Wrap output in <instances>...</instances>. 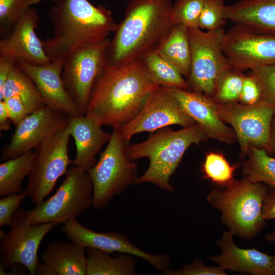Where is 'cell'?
Returning <instances> with one entry per match:
<instances>
[{
	"instance_id": "obj_1",
	"label": "cell",
	"mask_w": 275,
	"mask_h": 275,
	"mask_svg": "<svg viewBox=\"0 0 275 275\" xmlns=\"http://www.w3.org/2000/svg\"><path fill=\"white\" fill-rule=\"evenodd\" d=\"M159 87L140 59L122 64L106 63L94 84L86 116L101 126L119 130L138 114Z\"/></svg>"
},
{
	"instance_id": "obj_2",
	"label": "cell",
	"mask_w": 275,
	"mask_h": 275,
	"mask_svg": "<svg viewBox=\"0 0 275 275\" xmlns=\"http://www.w3.org/2000/svg\"><path fill=\"white\" fill-rule=\"evenodd\" d=\"M53 36L42 40L51 62L63 61L79 48L102 41L118 24L111 11L88 0H60L49 12Z\"/></svg>"
},
{
	"instance_id": "obj_3",
	"label": "cell",
	"mask_w": 275,
	"mask_h": 275,
	"mask_svg": "<svg viewBox=\"0 0 275 275\" xmlns=\"http://www.w3.org/2000/svg\"><path fill=\"white\" fill-rule=\"evenodd\" d=\"M173 5L172 0H129L110 41L107 64H125L155 48L174 25Z\"/></svg>"
},
{
	"instance_id": "obj_4",
	"label": "cell",
	"mask_w": 275,
	"mask_h": 275,
	"mask_svg": "<svg viewBox=\"0 0 275 275\" xmlns=\"http://www.w3.org/2000/svg\"><path fill=\"white\" fill-rule=\"evenodd\" d=\"M206 139L204 132L195 123L177 131L162 128L144 142L127 143L125 152L129 160L146 157L150 161L147 170L138 177L136 184L149 182L167 191H174L170 179L185 151L192 144H198Z\"/></svg>"
},
{
	"instance_id": "obj_5",
	"label": "cell",
	"mask_w": 275,
	"mask_h": 275,
	"mask_svg": "<svg viewBox=\"0 0 275 275\" xmlns=\"http://www.w3.org/2000/svg\"><path fill=\"white\" fill-rule=\"evenodd\" d=\"M269 186L244 177L224 189L214 188L207 200L221 212V221L233 234L245 239L259 234L266 226L262 206Z\"/></svg>"
},
{
	"instance_id": "obj_6",
	"label": "cell",
	"mask_w": 275,
	"mask_h": 275,
	"mask_svg": "<svg viewBox=\"0 0 275 275\" xmlns=\"http://www.w3.org/2000/svg\"><path fill=\"white\" fill-rule=\"evenodd\" d=\"M127 143L118 130L113 129L98 160L87 171L93 183L92 206L95 209L105 208L115 196L136 184L138 167L126 157L125 148Z\"/></svg>"
},
{
	"instance_id": "obj_7",
	"label": "cell",
	"mask_w": 275,
	"mask_h": 275,
	"mask_svg": "<svg viewBox=\"0 0 275 275\" xmlns=\"http://www.w3.org/2000/svg\"><path fill=\"white\" fill-rule=\"evenodd\" d=\"M65 175L54 195L29 210V223L64 224L92 206L93 185L87 171L74 166Z\"/></svg>"
},
{
	"instance_id": "obj_8",
	"label": "cell",
	"mask_w": 275,
	"mask_h": 275,
	"mask_svg": "<svg viewBox=\"0 0 275 275\" xmlns=\"http://www.w3.org/2000/svg\"><path fill=\"white\" fill-rule=\"evenodd\" d=\"M226 32L224 28L188 29L191 69L187 82L193 91L213 98L220 75L231 68L223 51Z\"/></svg>"
},
{
	"instance_id": "obj_9",
	"label": "cell",
	"mask_w": 275,
	"mask_h": 275,
	"mask_svg": "<svg viewBox=\"0 0 275 275\" xmlns=\"http://www.w3.org/2000/svg\"><path fill=\"white\" fill-rule=\"evenodd\" d=\"M215 103L220 118L229 124L235 133L241 159L247 156L251 145L264 149L268 153L275 104L264 99L253 104L239 102Z\"/></svg>"
},
{
	"instance_id": "obj_10",
	"label": "cell",
	"mask_w": 275,
	"mask_h": 275,
	"mask_svg": "<svg viewBox=\"0 0 275 275\" xmlns=\"http://www.w3.org/2000/svg\"><path fill=\"white\" fill-rule=\"evenodd\" d=\"M111 40L82 46L64 61L62 77L67 93L80 116L86 115L94 84L107 63Z\"/></svg>"
},
{
	"instance_id": "obj_11",
	"label": "cell",
	"mask_w": 275,
	"mask_h": 275,
	"mask_svg": "<svg viewBox=\"0 0 275 275\" xmlns=\"http://www.w3.org/2000/svg\"><path fill=\"white\" fill-rule=\"evenodd\" d=\"M70 135L66 126L36 148L25 190L35 205L52 191L72 161L68 154Z\"/></svg>"
},
{
	"instance_id": "obj_12",
	"label": "cell",
	"mask_w": 275,
	"mask_h": 275,
	"mask_svg": "<svg viewBox=\"0 0 275 275\" xmlns=\"http://www.w3.org/2000/svg\"><path fill=\"white\" fill-rule=\"evenodd\" d=\"M29 210L19 208L14 214L10 228L0 241L1 274L12 266L22 265L35 275L39 263L38 252L43 238L58 224H31Z\"/></svg>"
},
{
	"instance_id": "obj_13",
	"label": "cell",
	"mask_w": 275,
	"mask_h": 275,
	"mask_svg": "<svg viewBox=\"0 0 275 275\" xmlns=\"http://www.w3.org/2000/svg\"><path fill=\"white\" fill-rule=\"evenodd\" d=\"M195 123L180 107L171 89L160 87L138 114L118 131L128 142L132 136L142 132H152L172 125L185 127Z\"/></svg>"
},
{
	"instance_id": "obj_14",
	"label": "cell",
	"mask_w": 275,
	"mask_h": 275,
	"mask_svg": "<svg viewBox=\"0 0 275 275\" xmlns=\"http://www.w3.org/2000/svg\"><path fill=\"white\" fill-rule=\"evenodd\" d=\"M223 51L231 68L243 72L275 64V37L235 24L226 32Z\"/></svg>"
},
{
	"instance_id": "obj_15",
	"label": "cell",
	"mask_w": 275,
	"mask_h": 275,
	"mask_svg": "<svg viewBox=\"0 0 275 275\" xmlns=\"http://www.w3.org/2000/svg\"><path fill=\"white\" fill-rule=\"evenodd\" d=\"M62 230L71 241L85 249L99 250L111 254L115 252L128 254L144 259L161 272L170 268L171 260L168 255L148 253L135 246L127 236L120 233L94 231L76 219L64 224Z\"/></svg>"
},
{
	"instance_id": "obj_16",
	"label": "cell",
	"mask_w": 275,
	"mask_h": 275,
	"mask_svg": "<svg viewBox=\"0 0 275 275\" xmlns=\"http://www.w3.org/2000/svg\"><path fill=\"white\" fill-rule=\"evenodd\" d=\"M69 115L44 106L28 115L16 127L9 144L2 150L7 160L37 148L67 125Z\"/></svg>"
},
{
	"instance_id": "obj_17",
	"label": "cell",
	"mask_w": 275,
	"mask_h": 275,
	"mask_svg": "<svg viewBox=\"0 0 275 275\" xmlns=\"http://www.w3.org/2000/svg\"><path fill=\"white\" fill-rule=\"evenodd\" d=\"M40 17L30 8L5 38L0 40V56L15 64L42 66L51 62L36 33Z\"/></svg>"
},
{
	"instance_id": "obj_18",
	"label": "cell",
	"mask_w": 275,
	"mask_h": 275,
	"mask_svg": "<svg viewBox=\"0 0 275 275\" xmlns=\"http://www.w3.org/2000/svg\"><path fill=\"white\" fill-rule=\"evenodd\" d=\"M170 89L180 107L201 128L207 139L229 145L237 140L233 129L220 118L212 98L195 91Z\"/></svg>"
},
{
	"instance_id": "obj_19",
	"label": "cell",
	"mask_w": 275,
	"mask_h": 275,
	"mask_svg": "<svg viewBox=\"0 0 275 275\" xmlns=\"http://www.w3.org/2000/svg\"><path fill=\"white\" fill-rule=\"evenodd\" d=\"M63 61H58L42 66L23 62L16 64L33 81L45 106L69 116H80L76 104L67 93L63 82Z\"/></svg>"
},
{
	"instance_id": "obj_20",
	"label": "cell",
	"mask_w": 275,
	"mask_h": 275,
	"mask_svg": "<svg viewBox=\"0 0 275 275\" xmlns=\"http://www.w3.org/2000/svg\"><path fill=\"white\" fill-rule=\"evenodd\" d=\"M234 235L229 230L225 231L216 243L222 253L217 256L207 258L225 270L238 273L251 275H275L272 268L273 256L259 251L255 248L241 249L234 243Z\"/></svg>"
},
{
	"instance_id": "obj_21",
	"label": "cell",
	"mask_w": 275,
	"mask_h": 275,
	"mask_svg": "<svg viewBox=\"0 0 275 275\" xmlns=\"http://www.w3.org/2000/svg\"><path fill=\"white\" fill-rule=\"evenodd\" d=\"M67 126L76 145V155L72 164L87 171L96 163V155L109 141L111 134L105 132L101 125L86 115L69 116Z\"/></svg>"
},
{
	"instance_id": "obj_22",
	"label": "cell",
	"mask_w": 275,
	"mask_h": 275,
	"mask_svg": "<svg viewBox=\"0 0 275 275\" xmlns=\"http://www.w3.org/2000/svg\"><path fill=\"white\" fill-rule=\"evenodd\" d=\"M225 17L235 24L275 37V0H240L226 6Z\"/></svg>"
},
{
	"instance_id": "obj_23",
	"label": "cell",
	"mask_w": 275,
	"mask_h": 275,
	"mask_svg": "<svg viewBox=\"0 0 275 275\" xmlns=\"http://www.w3.org/2000/svg\"><path fill=\"white\" fill-rule=\"evenodd\" d=\"M41 257L56 275L86 274L85 248L73 242L53 240L47 245Z\"/></svg>"
},
{
	"instance_id": "obj_24",
	"label": "cell",
	"mask_w": 275,
	"mask_h": 275,
	"mask_svg": "<svg viewBox=\"0 0 275 275\" xmlns=\"http://www.w3.org/2000/svg\"><path fill=\"white\" fill-rule=\"evenodd\" d=\"M154 49L159 55L173 65L183 76L189 77L191 51L188 28L181 24H175Z\"/></svg>"
},
{
	"instance_id": "obj_25",
	"label": "cell",
	"mask_w": 275,
	"mask_h": 275,
	"mask_svg": "<svg viewBox=\"0 0 275 275\" xmlns=\"http://www.w3.org/2000/svg\"><path fill=\"white\" fill-rule=\"evenodd\" d=\"M86 275H135L136 260L134 256L121 253L112 254L93 249H87Z\"/></svg>"
},
{
	"instance_id": "obj_26",
	"label": "cell",
	"mask_w": 275,
	"mask_h": 275,
	"mask_svg": "<svg viewBox=\"0 0 275 275\" xmlns=\"http://www.w3.org/2000/svg\"><path fill=\"white\" fill-rule=\"evenodd\" d=\"M151 80L160 87L187 90L188 84L171 63L159 55L155 49L145 52L140 58Z\"/></svg>"
},
{
	"instance_id": "obj_27",
	"label": "cell",
	"mask_w": 275,
	"mask_h": 275,
	"mask_svg": "<svg viewBox=\"0 0 275 275\" xmlns=\"http://www.w3.org/2000/svg\"><path fill=\"white\" fill-rule=\"evenodd\" d=\"M35 152L32 150L6 160L0 164V196L22 193L23 180L31 172Z\"/></svg>"
},
{
	"instance_id": "obj_28",
	"label": "cell",
	"mask_w": 275,
	"mask_h": 275,
	"mask_svg": "<svg viewBox=\"0 0 275 275\" xmlns=\"http://www.w3.org/2000/svg\"><path fill=\"white\" fill-rule=\"evenodd\" d=\"M13 96L22 99L30 114L45 105L33 81L16 64L5 83L0 101Z\"/></svg>"
},
{
	"instance_id": "obj_29",
	"label": "cell",
	"mask_w": 275,
	"mask_h": 275,
	"mask_svg": "<svg viewBox=\"0 0 275 275\" xmlns=\"http://www.w3.org/2000/svg\"><path fill=\"white\" fill-rule=\"evenodd\" d=\"M243 161L241 172L244 177L253 182L265 183L275 187V157L263 149L250 146Z\"/></svg>"
},
{
	"instance_id": "obj_30",
	"label": "cell",
	"mask_w": 275,
	"mask_h": 275,
	"mask_svg": "<svg viewBox=\"0 0 275 275\" xmlns=\"http://www.w3.org/2000/svg\"><path fill=\"white\" fill-rule=\"evenodd\" d=\"M240 165L231 166L223 154L210 152L206 156L202 169L206 178L224 187L234 180V172Z\"/></svg>"
},
{
	"instance_id": "obj_31",
	"label": "cell",
	"mask_w": 275,
	"mask_h": 275,
	"mask_svg": "<svg viewBox=\"0 0 275 275\" xmlns=\"http://www.w3.org/2000/svg\"><path fill=\"white\" fill-rule=\"evenodd\" d=\"M245 75L230 68L220 75L213 100L216 103L239 102Z\"/></svg>"
},
{
	"instance_id": "obj_32",
	"label": "cell",
	"mask_w": 275,
	"mask_h": 275,
	"mask_svg": "<svg viewBox=\"0 0 275 275\" xmlns=\"http://www.w3.org/2000/svg\"><path fill=\"white\" fill-rule=\"evenodd\" d=\"M206 0H177L173 5L172 18L175 24L188 29L198 28L199 17Z\"/></svg>"
},
{
	"instance_id": "obj_33",
	"label": "cell",
	"mask_w": 275,
	"mask_h": 275,
	"mask_svg": "<svg viewBox=\"0 0 275 275\" xmlns=\"http://www.w3.org/2000/svg\"><path fill=\"white\" fill-rule=\"evenodd\" d=\"M31 5L30 0H0L1 35L10 32Z\"/></svg>"
},
{
	"instance_id": "obj_34",
	"label": "cell",
	"mask_w": 275,
	"mask_h": 275,
	"mask_svg": "<svg viewBox=\"0 0 275 275\" xmlns=\"http://www.w3.org/2000/svg\"><path fill=\"white\" fill-rule=\"evenodd\" d=\"M223 0H206L199 19V28L210 31L223 28L227 19Z\"/></svg>"
},
{
	"instance_id": "obj_35",
	"label": "cell",
	"mask_w": 275,
	"mask_h": 275,
	"mask_svg": "<svg viewBox=\"0 0 275 275\" xmlns=\"http://www.w3.org/2000/svg\"><path fill=\"white\" fill-rule=\"evenodd\" d=\"M250 71L261 86L263 99L275 104V64L258 66Z\"/></svg>"
},
{
	"instance_id": "obj_36",
	"label": "cell",
	"mask_w": 275,
	"mask_h": 275,
	"mask_svg": "<svg viewBox=\"0 0 275 275\" xmlns=\"http://www.w3.org/2000/svg\"><path fill=\"white\" fill-rule=\"evenodd\" d=\"M164 275H227V273L220 266H207L200 259H196L192 263L185 265L176 270L166 269L161 272Z\"/></svg>"
},
{
	"instance_id": "obj_37",
	"label": "cell",
	"mask_w": 275,
	"mask_h": 275,
	"mask_svg": "<svg viewBox=\"0 0 275 275\" xmlns=\"http://www.w3.org/2000/svg\"><path fill=\"white\" fill-rule=\"evenodd\" d=\"M28 197L24 190L21 193L2 197L0 199V226H10L13 217L23 200Z\"/></svg>"
},
{
	"instance_id": "obj_38",
	"label": "cell",
	"mask_w": 275,
	"mask_h": 275,
	"mask_svg": "<svg viewBox=\"0 0 275 275\" xmlns=\"http://www.w3.org/2000/svg\"><path fill=\"white\" fill-rule=\"evenodd\" d=\"M261 86L250 72L245 75L239 102L245 104H253L262 100Z\"/></svg>"
},
{
	"instance_id": "obj_39",
	"label": "cell",
	"mask_w": 275,
	"mask_h": 275,
	"mask_svg": "<svg viewBox=\"0 0 275 275\" xmlns=\"http://www.w3.org/2000/svg\"><path fill=\"white\" fill-rule=\"evenodd\" d=\"M3 100L10 120L16 126L30 114L22 99L18 96H13Z\"/></svg>"
},
{
	"instance_id": "obj_40",
	"label": "cell",
	"mask_w": 275,
	"mask_h": 275,
	"mask_svg": "<svg viewBox=\"0 0 275 275\" xmlns=\"http://www.w3.org/2000/svg\"><path fill=\"white\" fill-rule=\"evenodd\" d=\"M262 215L266 221L275 219V187H269L262 206Z\"/></svg>"
},
{
	"instance_id": "obj_41",
	"label": "cell",
	"mask_w": 275,
	"mask_h": 275,
	"mask_svg": "<svg viewBox=\"0 0 275 275\" xmlns=\"http://www.w3.org/2000/svg\"><path fill=\"white\" fill-rule=\"evenodd\" d=\"M16 64L0 56V96L2 95L5 83Z\"/></svg>"
},
{
	"instance_id": "obj_42",
	"label": "cell",
	"mask_w": 275,
	"mask_h": 275,
	"mask_svg": "<svg viewBox=\"0 0 275 275\" xmlns=\"http://www.w3.org/2000/svg\"><path fill=\"white\" fill-rule=\"evenodd\" d=\"M11 120L4 100L0 101V130L6 131L10 127Z\"/></svg>"
},
{
	"instance_id": "obj_43",
	"label": "cell",
	"mask_w": 275,
	"mask_h": 275,
	"mask_svg": "<svg viewBox=\"0 0 275 275\" xmlns=\"http://www.w3.org/2000/svg\"><path fill=\"white\" fill-rule=\"evenodd\" d=\"M268 154L275 157V114L273 117L271 125L269 150Z\"/></svg>"
},
{
	"instance_id": "obj_44",
	"label": "cell",
	"mask_w": 275,
	"mask_h": 275,
	"mask_svg": "<svg viewBox=\"0 0 275 275\" xmlns=\"http://www.w3.org/2000/svg\"><path fill=\"white\" fill-rule=\"evenodd\" d=\"M35 274L38 275H56L54 272L44 262H39Z\"/></svg>"
},
{
	"instance_id": "obj_45",
	"label": "cell",
	"mask_w": 275,
	"mask_h": 275,
	"mask_svg": "<svg viewBox=\"0 0 275 275\" xmlns=\"http://www.w3.org/2000/svg\"><path fill=\"white\" fill-rule=\"evenodd\" d=\"M266 240L269 242H275V230L265 236Z\"/></svg>"
},
{
	"instance_id": "obj_46",
	"label": "cell",
	"mask_w": 275,
	"mask_h": 275,
	"mask_svg": "<svg viewBox=\"0 0 275 275\" xmlns=\"http://www.w3.org/2000/svg\"><path fill=\"white\" fill-rule=\"evenodd\" d=\"M46 1V0H30V4L31 5H33V4H37V3H39L42 1ZM49 1H56V0H49Z\"/></svg>"
},
{
	"instance_id": "obj_47",
	"label": "cell",
	"mask_w": 275,
	"mask_h": 275,
	"mask_svg": "<svg viewBox=\"0 0 275 275\" xmlns=\"http://www.w3.org/2000/svg\"><path fill=\"white\" fill-rule=\"evenodd\" d=\"M272 268L275 272V255L272 258Z\"/></svg>"
}]
</instances>
